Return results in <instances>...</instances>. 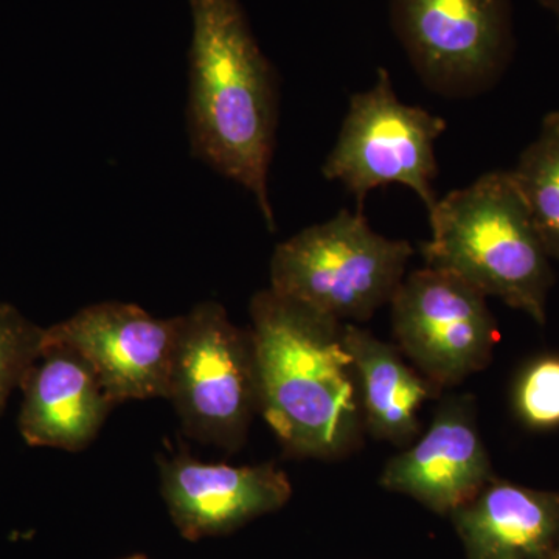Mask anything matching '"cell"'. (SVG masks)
Listing matches in <instances>:
<instances>
[{"instance_id": "cell-18", "label": "cell", "mask_w": 559, "mask_h": 559, "mask_svg": "<svg viewBox=\"0 0 559 559\" xmlns=\"http://www.w3.org/2000/svg\"><path fill=\"white\" fill-rule=\"evenodd\" d=\"M538 3L544 10L549 11L551 16L555 17L559 32V0H538Z\"/></svg>"}, {"instance_id": "cell-4", "label": "cell", "mask_w": 559, "mask_h": 559, "mask_svg": "<svg viewBox=\"0 0 559 559\" xmlns=\"http://www.w3.org/2000/svg\"><path fill=\"white\" fill-rule=\"evenodd\" d=\"M414 248L374 231L362 212L341 210L280 242L271 289L340 322H366L392 301Z\"/></svg>"}, {"instance_id": "cell-15", "label": "cell", "mask_w": 559, "mask_h": 559, "mask_svg": "<svg viewBox=\"0 0 559 559\" xmlns=\"http://www.w3.org/2000/svg\"><path fill=\"white\" fill-rule=\"evenodd\" d=\"M510 176L547 255L559 260V110L546 114Z\"/></svg>"}, {"instance_id": "cell-3", "label": "cell", "mask_w": 559, "mask_h": 559, "mask_svg": "<svg viewBox=\"0 0 559 559\" xmlns=\"http://www.w3.org/2000/svg\"><path fill=\"white\" fill-rule=\"evenodd\" d=\"M426 266L465 280L485 297H498L546 323L554 285L550 257L540 242L510 171L485 173L448 193L429 212Z\"/></svg>"}, {"instance_id": "cell-14", "label": "cell", "mask_w": 559, "mask_h": 559, "mask_svg": "<svg viewBox=\"0 0 559 559\" xmlns=\"http://www.w3.org/2000/svg\"><path fill=\"white\" fill-rule=\"evenodd\" d=\"M344 341L358 377L364 426L377 439L409 443L419 430V409L440 390L411 367L400 349L355 323H345Z\"/></svg>"}, {"instance_id": "cell-13", "label": "cell", "mask_w": 559, "mask_h": 559, "mask_svg": "<svg viewBox=\"0 0 559 559\" xmlns=\"http://www.w3.org/2000/svg\"><path fill=\"white\" fill-rule=\"evenodd\" d=\"M454 516L471 559H547L559 539V492L495 477Z\"/></svg>"}, {"instance_id": "cell-8", "label": "cell", "mask_w": 559, "mask_h": 559, "mask_svg": "<svg viewBox=\"0 0 559 559\" xmlns=\"http://www.w3.org/2000/svg\"><path fill=\"white\" fill-rule=\"evenodd\" d=\"M396 347L437 389L454 388L491 362L499 331L479 289L451 272L406 274L392 301Z\"/></svg>"}, {"instance_id": "cell-9", "label": "cell", "mask_w": 559, "mask_h": 559, "mask_svg": "<svg viewBox=\"0 0 559 559\" xmlns=\"http://www.w3.org/2000/svg\"><path fill=\"white\" fill-rule=\"evenodd\" d=\"M179 318L157 319L138 305L103 301L44 331L90 364L112 404L167 399Z\"/></svg>"}, {"instance_id": "cell-11", "label": "cell", "mask_w": 559, "mask_h": 559, "mask_svg": "<svg viewBox=\"0 0 559 559\" xmlns=\"http://www.w3.org/2000/svg\"><path fill=\"white\" fill-rule=\"evenodd\" d=\"M162 489L175 521L190 538L216 535L277 510L290 496L285 471L209 465L178 457L162 466Z\"/></svg>"}, {"instance_id": "cell-2", "label": "cell", "mask_w": 559, "mask_h": 559, "mask_svg": "<svg viewBox=\"0 0 559 559\" xmlns=\"http://www.w3.org/2000/svg\"><path fill=\"white\" fill-rule=\"evenodd\" d=\"M249 312L260 412L286 452L331 460L355 451L366 426L345 323L271 288Z\"/></svg>"}, {"instance_id": "cell-6", "label": "cell", "mask_w": 559, "mask_h": 559, "mask_svg": "<svg viewBox=\"0 0 559 559\" xmlns=\"http://www.w3.org/2000/svg\"><path fill=\"white\" fill-rule=\"evenodd\" d=\"M444 131V119L401 102L389 70L378 69L370 90L349 98L323 178L341 182L355 197L358 212L370 191L399 183L414 191L429 213L439 201L436 142Z\"/></svg>"}, {"instance_id": "cell-7", "label": "cell", "mask_w": 559, "mask_h": 559, "mask_svg": "<svg viewBox=\"0 0 559 559\" xmlns=\"http://www.w3.org/2000/svg\"><path fill=\"white\" fill-rule=\"evenodd\" d=\"M390 24L425 86L457 100L495 87L516 49L511 0H390Z\"/></svg>"}, {"instance_id": "cell-5", "label": "cell", "mask_w": 559, "mask_h": 559, "mask_svg": "<svg viewBox=\"0 0 559 559\" xmlns=\"http://www.w3.org/2000/svg\"><path fill=\"white\" fill-rule=\"evenodd\" d=\"M167 400L194 439L230 452L245 443L260 412L255 348L216 301L179 316Z\"/></svg>"}, {"instance_id": "cell-12", "label": "cell", "mask_w": 559, "mask_h": 559, "mask_svg": "<svg viewBox=\"0 0 559 559\" xmlns=\"http://www.w3.org/2000/svg\"><path fill=\"white\" fill-rule=\"evenodd\" d=\"M21 388V432L33 447L84 450L114 406L90 364L75 349L44 340V334Z\"/></svg>"}, {"instance_id": "cell-20", "label": "cell", "mask_w": 559, "mask_h": 559, "mask_svg": "<svg viewBox=\"0 0 559 559\" xmlns=\"http://www.w3.org/2000/svg\"><path fill=\"white\" fill-rule=\"evenodd\" d=\"M555 559H559V550L557 551V555H555Z\"/></svg>"}, {"instance_id": "cell-1", "label": "cell", "mask_w": 559, "mask_h": 559, "mask_svg": "<svg viewBox=\"0 0 559 559\" xmlns=\"http://www.w3.org/2000/svg\"><path fill=\"white\" fill-rule=\"evenodd\" d=\"M189 5L191 151L248 190L275 230L267 190L278 119L274 68L250 31L240 0H189Z\"/></svg>"}, {"instance_id": "cell-16", "label": "cell", "mask_w": 559, "mask_h": 559, "mask_svg": "<svg viewBox=\"0 0 559 559\" xmlns=\"http://www.w3.org/2000/svg\"><path fill=\"white\" fill-rule=\"evenodd\" d=\"M514 407L530 428H558L559 356H543L525 367L514 388Z\"/></svg>"}, {"instance_id": "cell-10", "label": "cell", "mask_w": 559, "mask_h": 559, "mask_svg": "<svg viewBox=\"0 0 559 559\" xmlns=\"http://www.w3.org/2000/svg\"><path fill=\"white\" fill-rule=\"evenodd\" d=\"M492 479L473 396H451L443 401L425 436L390 460L381 484L430 509L455 511L476 498Z\"/></svg>"}, {"instance_id": "cell-17", "label": "cell", "mask_w": 559, "mask_h": 559, "mask_svg": "<svg viewBox=\"0 0 559 559\" xmlns=\"http://www.w3.org/2000/svg\"><path fill=\"white\" fill-rule=\"evenodd\" d=\"M43 334L13 308L0 307V407L38 356Z\"/></svg>"}, {"instance_id": "cell-19", "label": "cell", "mask_w": 559, "mask_h": 559, "mask_svg": "<svg viewBox=\"0 0 559 559\" xmlns=\"http://www.w3.org/2000/svg\"><path fill=\"white\" fill-rule=\"evenodd\" d=\"M128 559H145V558H142V557H134V558H128Z\"/></svg>"}]
</instances>
